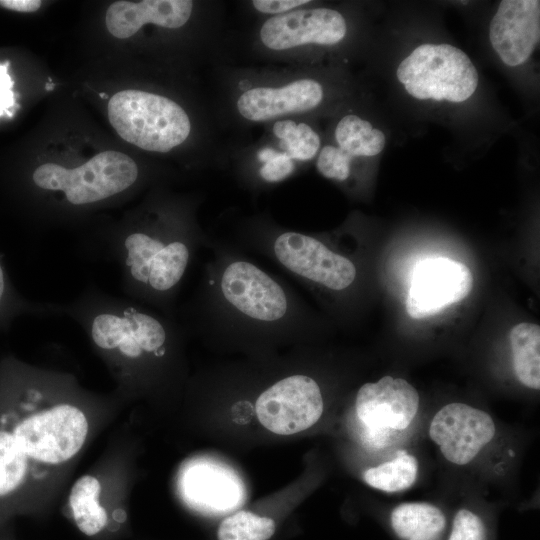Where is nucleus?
Instances as JSON below:
<instances>
[{
    "label": "nucleus",
    "instance_id": "1",
    "mask_svg": "<svg viewBox=\"0 0 540 540\" xmlns=\"http://www.w3.org/2000/svg\"><path fill=\"white\" fill-rule=\"evenodd\" d=\"M125 407L75 373L0 357V528L42 519L63 498L81 457Z\"/></svg>",
    "mask_w": 540,
    "mask_h": 540
},
{
    "label": "nucleus",
    "instance_id": "2",
    "mask_svg": "<svg viewBox=\"0 0 540 540\" xmlns=\"http://www.w3.org/2000/svg\"><path fill=\"white\" fill-rule=\"evenodd\" d=\"M191 297L177 309L186 334L219 345L267 348L296 343L317 327L296 289L232 242L212 239Z\"/></svg>",
    "mask_w": 540,
    "mask_h": 540
},
{
    "label": "nucleus",
    "instance_id": "3",
    "mask_svg": "<svg viewBox=\"0 0 540 540\" xmlns=\"http://www.w3.org/2000/svg\"><path fill=\"white\" fill-rule=\"evenodd\" d=\"M61 316L85 333L126 406L135 399L176 387L183 378L187 336L177 320L96 285L61 303Z\"/></svg>",
    "mask_w": 540,
    "mask_h": 540
},
{
    "label": "nucleus",
    "instance_id": "4",
    "mask_svg": "<svg viewBox=\"0 0 540 540\" xmlns=\"http://www.w3.org/2000/svg\"><path fill=\"white\" fill-rule=\"evenodd\" d=\"M152 205L79 248L85 257L117 265L126 298L176 318L185 276L212 238L199 227L190 204Z\"/></svg>",
    "mask_w": 540,
    "mask_h": 540
},
{
    "label": "nucleus",
    "instance_id": "5",
    "mask_svg": "<svg viewBox=\"0 0 540 540\" xmlns=\"http://www.w3.org/2000/svg\"><path fill=\"white\" fill-rule=\"evenodd\" d=\"M131 466V447L123 428L89 469L68 486L62 509L87 538L116 540L125 534Z\"/></svg>",
    "mask_w": 540,
    "mask_h": 540
},
{
    "label": "nucleus",
    "instance_id": "6",
    "mask_svg": "<svg viewBox=\"0 0 540 540\" xmlns=\"http://www.w3.org/2000/svg\"><path fill=\"white\" fill-rule=\"evenodd\" d=\"M232 243L267 259L305 286L339 294L351 289L358 276L354 261L320 238L283 228L269 219L243 222Z\"/></svg>",
    "mask_w": 540,
    "mask_h": 540
},
{
    "label": "nucleus",
    "instance_id": "7",
    "mask_svg": "<svg viewBox=\"0 0 540 540\" xmlns=\"http://www.w3.org/2000/svg\"><path fill=\"white\" fill-rule=\"evenodd\" d=\"M138 180L136 162L128 155L113 150L103 151L74 168L44 163L31 175L35 191L47 195L67 212L74 210V214L122 196Z\"/></svg>",
    "mask_w": 540,
    "mask_h": 540
},
{
    "label": "nucleus",
    "instance_id": "8",
    "mask_svg": "<svg viewBox=\"0 0 540 540\" xmlns=\"http://www.w3.org/2000/svg\"><path fill=\"white\" fill-rule=\"evenodd\" d=\"M108 118L122 139L152 152L172 150L191 131L189 116L179 104L141 90L115 93L108 102Z\"/></svg>",
    "mask_w": 540,
    "mask_h": 540
},
{
    "label": "nucleus",
    "instance_id": "9",
    "mask_svg": "<svg viewBox=\"0 0 540 540\" xmlns=\"http://www.w3.org/2000/svg\"><path fill=\"white\" fill-rule=\"evenodd\" d=\"M396 76L418 100L464 102L479 83L478 71L461 49L450 44H422L402 60Z\"/></svg>",
    "mask_w": 540,
    "mask_h": 540
},
{
    "label": "nucleus",
    "instance_id": "10",
    "mask_svg": "<svg viewBox=\"0 0 540 540\" xmlns=\"http://www.w3.org/2000/svg\"><path fill=\"white\" fill-rule=\"evenodd\" d=\"M321 387L312 376L292 372L277 378L260 392L255 410L269 431L291 435L314 425L323 413Z\"/></svg>",
    "mask_w": 540,
    "mask_h": 540
},
{
    "label": "nucleus",
    "instance_id": "11",
    "mask_svg": "<svg viewBox=\"0 0 540 540\" xmlns=\"http://www.w3.org/2000/svg\"><path fill=\"white\" fill-rule=\"evenodd\" d=\"M473 275L463 263L446 257L430 258L414 271L406 298V311L413 319L436 315L466 298Z\"/></svg>",
    "mask_w": 540,
    "mask_h": 540
},
{
    "label": "nucleus",
    "instance_id": "12",
    "mask_svg": "<svg viewBox=\"0 0 540 540\" xmlns=\"http://www.w3.org/2000/svg\"><path fill=\"white\" fill-rule=\"evenodd\" d=\"M496 432L492 417L464 403H450L432 418L429 435L442 455L456 465L470 463L493 439Z\"/></svg>",
    "mask_w": 540,
    "mask_h": 540
},
{
    "label": "nucleus",
    "instance_id": "13",
    "mask_svg": "<svg viewBox=\"0 0 540 540\" xmlns=\"http://www.w3.org/2000/svg\"><path fill=\"white\" fill-rule=\"evenodd\" d=\"M177 488L183 502L203 514H225L239 506L245 488L230 468L207 459H193L180 469Z\"/></svg>",
    "mask_w": 540,
    "mask_h": 540
},
{
    "label": "nucleus",
    "instance_id": "14",
    "mask_svg": "<svg viewBox=\"0 0 540 540\" xmlns=\"http://www.w3.org/2000/svg\"><path fill=\"white\" fill-rule=\"evenodd\" d=\"M346 33V20L340 12L312 8L269 18L260 28V40L270 50L285 51L308 44L334 45Z\"/></svg>",
    "mask_w": 540,
    "mask_h": 540
},
{
    "label": "nucleus",
    "instance_id": "15",
    "mask_svg": "<svg viewBox=\"0 0 540 540\" xmlns=\"http://www.w3.org/2000/svg\"><path fill=\"white\" fill-rule=\"evenodd\" d=\"M419 407L417 390L405 379L384 376L362 385L356 395L358 419L369 431L404 430Z\"/></svg>",
    "mask_w": 540,
    "mask_h": 540
},
{
    "label": "nucleus",
    "instance_id": "16",
    "mask_svg": "<svg viewBox=\"0 0 540 540\" xmlns=\"http://www.w3.org/2000/svg\"><path fill=\"white\" fill-rule=\"evenodd\" d=\"M540 39V1L503 0L489 25L490 43L504 64L525 63Z\"/></svg>",
    "mask_w": 540,
    "mask_h": 540
},
{
    "label": "nucleus",
    "instance_id": "17",
    "mask_svg": "<svg viewBox=\"0 0 540 540\" xmlns=\"http://www.w3.org/2000/svg\"><path fill=\"white\" fill-rule=\"evenodd\" d=\"M324 90L312 78H299L285 85L256 86L237 99L239 114L251 122H266L286 115L310 111L320 105Z\"/></svg>",
    "mask_w": 540,
    "mask_h": 540
},
{
    "label": "nucleus",
    "instance_id": "18",
    "mask_svg": "<svg viewBox=\"0 0 540 540\" xmlns=\"http://www.w3.org/2000/svg\"><path fill=\"white\" fill-rule=\"evenodd\" d=\"M190 0L116 1L106 12L108 31L119 39L133 36L145 24L164 28H180L191 17Z\"/></svg>",
    "mask_w": 540,
    "mask_h": 540
},
{
    "label": "nucleus",
    "instance_id": "19",
    "mask_svg": "<svg viewBox=\"0 0 540 540\" xmlns=\"http://www.w3.org/2000/svg\"><path fill=\"white\" fill-rule=\"evenodd\" d=\"M390 524L402 540H437L446 527V517L433 504L407 502L391 511Z\"/></svg>",
    "mask_w": 540,
    "mask_h": 540
},
{
    "label": "nucleus",
    "instance_id": "20",
    "mask_svg": "<svg viewBox=\"0 0 540 540\" xmlns=\"http://www.w3.org/2000/svg\"><path fill=\"white\" fill-rule=\"evenodd\" d=\"M513 368L517 379L526 387L540 388V327L522 322L510 332Z\"/></svg>",
    "mask_w": 540,
    "mask_h": 540
},
{
    "label": "nucleus",
    "instance_id": "21",
    "mask_svg": "<svg viewBox=\"0 0 540 540\" xmlns=\"http://www.w3.org/2000/svg\"><path fill=\"white\" fill-rule=\"evenodd\" d=\"M22 316H61V303L38 302L23 296L14 286L0 257V333Z\"/></svg>",
    "mask_w": 540,
    "mask_h": 540
},
{
    "label": "nucleus",
    "instance_id": "22",
    "mask_svg": "<svg viewBox=\"0 0 540 540\" xmlns=\"http://www.w3.org/2000/svg\"><path fill=\"white\" fill-rule=\"evenodd\" d=\"M338 147L355 157L378 155L385 147V134L361 117L349 114L342 117L334 132Z\"/></svg>",
    "mask_w": 540,
    "mask_h": 540
},
{
    "label": "nucleus",
    "instance_id": "23",
    "mask_svg": "<svg viewBox=\"0 0 540 540\" xmlns=\"http://www.w3.org/2000/svg\"><path fill=\"white\" fill-rule=\"evenodd\" d=\"M417 474V459L401 450L394 459L368 468L363 479L372 488L392 493L410 488L415 483Z\"/></svg>",
    "mask_w": 540,
    "mask_h": 540
},
{
    "label": "nucleus",
    "instance_id": "24",
    "mask_svg": "<svg viewBox=\"0 0 540 540\" xmlns=\"http://www.w3.org/2000/svg\"><path fill=\"white\" fill-rule=\"evenodd\" d=\"M277 524L269 516L237 511L225 517L217 529V540H269Z\"/></svg>",
    "mask_w": 540,
    "mask_h": 540
},
{
    "label": "nucleus",
    "instance_id": "25",
    "mask_svg": "<svg viewBox=\"0 0 540 540\" xmlns=\"http://www.w3.org/2000/svg\"><path fill=\"white\" fill-rule=\"evenodd\" d=\"M273 133L280 139L281 147L291 159L307 161L319 151L320 137L306 123H296L290 119L279 120L273 125Z\"/></svg>",
    "mask_w": 540,
    "mask_h": 540
},
{
    "label": "nucleus",
    "instance_id": "26",
    "mask_svg": "<svg viewBox=\"0 0 540 540\" xmlns=\"http://www.w3.org/2000/svg\"><path fill=\"white\" fill-rule=\"evenodd\" d=\"M352 159L339 147L326 145L319 152L316 167L325 178L342 182L350 176Z\"/></svg>",
    "mask_w": 540,
    "mask_h": 540
},
{
    "label": "nucleus",
    "instance_id": "27",
    "mask_svg": "<svg viewBox=\"0 0 540 540\" xmlns=\"http://www.w3.org/2000/svg\"><path fill=\"white\" fill-rule=\"evenodd\" d=\"M262 162L260 177L264 182L276 183L286 179L295 169L293 159L285 152L280 153L272 149H264L259 154Z\"/></svg>",
    "mask_w": 540,
    "mask_h": 540
},
{
    "label": "nucleus",
    "instance_id": "28",
    "mask_svg": "<svg viewBox=\"0 0 540 540\" xmlns=\"http://www.w3.org/2000/svg\"><path fill=\"white\" fill-rule=\"evenodd\" d=\"M448 540H486L482 519L468 509H460L453 518Z\"/></svg>",
    "mask_w": 540,
    "mask_h": 540
},
{
    "label": "nucleus",
    "instance_id": "29",
    "mask_svg": "<svg viewBox=\"0 0 540 540\" xmlns=\"http://www.w3.org/2000/svg\"><path fill=\"white\" fill-rule=\"evenodd\" d=\"M309 0H254L253 7L263 14L281 15L308 4Z\"/></svg>",
    "mask_w": 540,
    "mask_h": 540
},
{
    "label": "nucleus",
    "instance_id": "30",
    "mask_svg": "<svg viewBox=\"0 0 540 540\" xmlns=\"http://www.w3.org/2000/svg\"><path fill=\"white\" fill-rule=\"evenodd\" d=\"M13 82L7 73V67L0 65V115L13 105Z\"/></svg>",
    "mask_w": 540,
    "mask_h": 540
},
{
    "label": "nucleus",
    "instance_id": "31",
    "mask_svg": "<svg viewBox=\"0 0 540 540\" xmlns=\"http://www.w3.org/2000/svg\"><path fill=\"white\" fill-rule=\"evenodd\" d=\"M42 5L39 0H0V6L17 12H35Z\"/></svg>",
    "mask_w": 540,
    "mask_h": 540
},
{
    "label": "nucleus",
    "instance_id": "32",
    "mask_svg": "<svg viewBox=\"0 0 540 540\" xmlns=\"http://www.w3.org/2000/svg\"><path fill=\"white\" fill-rule=\"evenodd\" d=\"M0 540H16L13 531V522L0 528Z\"/></svg>",
    "mask_w": 540,
    "mask_h": 540
},
{
    "label": "nucleus",
    "instance_id": "33",
    "mask_svg": "<svg viewBox=\"0 0 540 540\" xmlns=\"http://www.w3.org/2000/svg\"><path fill=\"white\" fill-rule=\"evenodd\" d=\"M54 83H47L46 84V90H52L54 88Z\"/></svg>",
    "mask_w": 540,
    "mask_h": 540
}]
</instances>
